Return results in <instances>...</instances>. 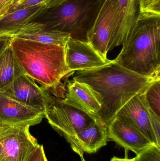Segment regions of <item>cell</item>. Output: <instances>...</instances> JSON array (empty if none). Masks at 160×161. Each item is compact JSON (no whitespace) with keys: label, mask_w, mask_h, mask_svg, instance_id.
Masks as SVG:
<instances>
[{"label":"cell","mask_w":160,"mask_h":161,"mask_svg":"<svg viewBox=\"0 0 160 161\" xmlns=\"http://www.w3.org/2000/svg\"><path fill=\"white\" fill-rule=\"evenodd\" d=\"M158 78L137 74L113 60L99 68L78 71L73 80L87 84L97 95L101 108L96 118L108 127L130 99Z\"/></svg>","instance_id":"cell-1"},{"label":"cell","mask_w":160,"mask_h":161,"mask_svg":"<svg viewBox=\"0 0 160 161\" xmlns=\"http://www.w3.org/2000/svg\"><path fill=\"white\" fill-rule=\"evenodd\" d=\"M10 45L23 73L46 90L56 88L69 74L65 61V46L16 37H12Z\"/></svg>","instance_id":"cell-2"},{"label":"cell","mask_w":160,"mask_h":161,"mask_svg":"<svg viewBox=\"0 0 160 161\" xmlns=\"http://www.w3.org/2000/svg\"><path fill=\"white\" fill-rule=\"evenodd\" d=\"M160 17L139 16L115 61L142 76L160 77Z\"/></svg>","instance_id":"cell-3"},{"label":"cell","mask_w":160,"mask_h":161,"mask_svg":"<svg viewBox=\"0 0 160 161\" xmlns=\"http://www.w3.org/2000/svg\"><path fill=\"white\" fill-rule=\"evenodd\" d=\"M104 0H63L47 8L34 21L88 42V35Z\"/></svg>","instance_id":"cell-4"},{"label":"cell","mask_w":160,"mask_h":161,"mask_svg":"<svg viewBox=\"0 0 160 161\" xmlns=\"http://www.w3.org/2000/svg\"><path fill=\"white\" fill-rule=\"evenodd\" d=\"M51 126L67 141L92 124L95 118L54 97L44 115Z\"/></svg>","instance_id":"cell-5"},{"label":"cell","mask_w":160,"mask_h":161,"mask_svg":"<svg viewBox=\"0 0 160 161\" xmlns=\"http://www.w3.org/2000/svg\"><path fill=\"white\" fill-rule=\"evenodd\" d=\"M30 126L0 125V159L25 161L39 145Z\"/></svg>","instance_id":"cell-6"},{"label":"cell","mask_w":160,"mask_h":161,"mask_svg":"<svg viewBox=\"0 0 160 161\" xmlns=\"http://www.w3.org/2000/svg\"><path fill=\"white\" fill-rule=\"evenodd\" d=\"M0 93L44 115L54 98L48 90L38 85L24 74L1 90Z\"/></svg>","instance_id":"cell-7"},{"label":"cell","mask_w":160,"mask_h":161,"mask_svg":"<svg viewBox=\"0 0 160 161\" xmlns=\"http://www.w3.org/2000/svg\"><path fill=\"white\" fill-rule=\"evenodd\" d=\"M116 0H104L88 35V42L105 59L114 36Z\"/></svg>","instance_id":"cell-8"},{"label":"cell","mask_w":160,"mask_h":161,"mask_svg":"<svg viewBox=\"0 0 160 161\" xmlns=\"http://www.w3.org/2000/svg\"><path fill=\"white\" fill-rule=\"evenodd\" d=\"M65 61L69 74L102 67L111 62L88 42L70 38L65 48Z\"/></svg>","instance_id":"cell-9"},{"label":"cell","mask_w":160,"mask_h":161,"mask_svg":"<svg viewBox=\"0 0 160 161\" xmlns=\"http://www.w3.org/2000/svg\"><path fill=\"white\" fill-rule=\"evenodd\" d=\"M116 117L130 125L154 145L160 147V142L157 140L154 132L148 108L142 92L130 99L119 110Z\"/></svg>","instance_id":"cell-10"},{"label":"cell","mask_w":160,"mask_h":161,"mask_svg":"<svg viewBox=\"0 0 160 161\" xmlns=\"http://www.w3.org/2000/svg\"><path fill=\"white\" fill-rule=\"evenodd\" d=\"M107 132L108 140L136 155L154 145L141 132L118 117H115L108 125Z\"/></svg>","instance_id":"cell-11"},{"label":"cell","mask_w":160,"mask_h":161,"mask_svg":"<svg viewBox=\"0 0 160 161\" xmlns=\"http://www.w3.org/2000/svg\"><path fill=\"white\" fill-rule=\"evenodd\" d=\"M107 126L97 119L68 141L74 152L80 157L85 153L94 154L107 145Z\"/></svg>","instance_id":"cell-12"},{"label":"cell","mask_w":160,"mask_h":161,"mask_svg":"<svg viewBox=\"0 0 160 161\" xmlns=\"http://www.w3.org/2000/svg\"><path fill=\"white\" fill-rule=\"evenodd\" d=\"M44 117L43 113L0 93V125L31 126L39 124Z\"/></svg>","instance_id":"cell-13"},{"label":"cell","mask_w":160,"mask_h":161,"mask_svg":"<svg viewBox=\"0 0 160 161\" xmlns=\"http://www.w3.org/2000/svg\"><path fill=\"white\" fill-rule=\"evenodd\" d=\"M116 16L114 36L111 50L123 45L135 26L140 13L139 0H116Z\"/></svg>","instance_id":"cell-14"},{"label":"cell","mask_w":160,"mask_h":161,"mask_svg":"<svg viewBox=\"0 0 160 161\" xmlns=\"http://www.w3.org/2000/svg\"><path fill=\"white\" fill-rule=\"evenodd\" d=\"M63 100L96 118L101 108L98 96L87 84L73 80L68 84Z\"/></svg>","instance_id":"cell-15"},{"label":"cell","mask_w":160,"mask_h":161,"mask_svg":"<svg viewBox=\"0 0 160 161\" xmlns=\"http://www.w3.org/2000/svg\"><path fill=\"white\" fill-rule=\"evenodd\" d=\"M47 44L65 46L70 37L69 34L50 29L43 24L33 21L16 31L11 36Z\"/></svg>","instance_id":"cell-16"},{"label":"cell","mask_w":160,"mask_h":161,"mask_svg":"<svg viewBox=\"0 0 160 161\" xmlns=\"http://www.w3.org/2000/svg\"><path fill=\"white\" fill-rule=\"evenodd\" d=\"M43 6H34L8 12L0 19V36H11L34 21L46 9Z\"/></svg>","instance_id":"cell-17"},{"label":"cell","mask_w":160,"mask_h":161,"mask_svg":"<svg viewBox=\"0 0 160 161\" xmlns=\"http://www.w3.org/2000/svg\"><path fill=\"white\" fill-rule=\"evenodd\" d=\"M23 74L9 44L0 55V91Z\"/></svg>","instance_id":"cell-18"},{"label":"cell","mask_w":160,"mask_h":161,"mask_svg":"<svg viewBox=\"0 0 160 161\" xmlns=\"http://www.w3.org/2000/svg\"><path fill=\"white\" fill-rule=\"evenodd\" d=\"M142 95L147 108L160 117V78L151 81Z\"/></svg>","instance_id":"cell-19"},{"label":"cell","mask_w":160,"mask_h":161,"mask_svg":"<svg viewBox=\"0 0 160 161\" xmlns=\"http://www.w3.org/2000/svg\"><path fill=\"white\" fill-rule=\"evenodd\" d=\"M63 0H15L8 12L19 8L34 6H43L48 8L59 3Z\"/></svg>","instance_id":"cell-20"},{"label":"cell","mask_w":160,"mask_h":161,"mask_svg":"<svg viewBox=\"0 0 160 161\" xmlns=\"http://www.w3.org/2000/svg\"><path fill=\"white\" fill-rule=\"evenodd\" d=\"M139 16L160 17V0H139Z\"/></svg>","instance_id":"cell-21"},{"label":"cell","mask_w":160,"mask_h":161,"mask_svg":"<svg viewBox=\"0 0 160 161\" xmlns=\"http://www.w3.org/2000/svg\"><path fill=\"white\" fill-rule=\"evenodd\" d=\"M132 159L133 161H160V147L153 145Z\"/></svg>","instance_id":"cell-22"},{"label":"cell","mask_w":160,"mask_h":161,"mask_svg":"<svg viewBox=\"0 0 160 161\" xmlns=\"http://www.w3.org/2000/svg\"><path fill=\"white\" fill-rule=\"evenodd\" d=\"M25 161H48L46 158L43 145H39Z\"/></svg>","instance_id":"cell-23"},{"label":"cell","mask_w":160,"mask_h":161,"mask_svg":"<svg viewBox=\"0 0 160 161\" xmlns=\"http://www.w3.org/2000/svg\"><path fill=\"white\" fill-rule=\"evenodd\" d=\"M151 123L157 140L160 142V117H158L151 110L148 108Z\"/></svg>","instance_id":"cell-24"},{"label":"cell","mask_w":160,"mask_h":161,"mask_svg":"<svg viewBox=\"0 0 160 161\" xmlns=\"http://www.w3.org/2000/svg\"><path fill=\"white\" fill-rule=\"evenodd\" d=\"M15 0H0V19L7 14Z\"/></svg>","instance_id":"cell-25"},{"label":"cell","mask_w":160,"mask_h":161,"mask_svg":"<svg viewBox=\"0 0 160 161\" xmlns=\"http://www.w3.org/2000/svg\"><path fill=\"white\" fill-rule=\"evenodd\" d=\"M12 37L8 36H0V55L10 44Z\"/></svg>","instance_id":"cell-26"},{"label":"cell","mask_w":160,"mask_h":161,"mask_svg":"<svg viewBox=\"0 0 160 161\" xmlns=\"http://www.w3.org/2000/svg\"><path fill=\"white\" fill-rule=\"evenodd\" d=\"M110 161H133V159H129L127 158H119L114 157Z\"/></svg>","instance_id":"cell-27"},{"label":"cell","mask_w":160,"mask_h":161,"mask_svg":"<svg viewBox=\"0 0 160 161\" xmlns=\"http://www.w3.org/2000/svg\"><path fill=\"white\" fill-rule=\"evenodd\" d=\"M0 161H6L4 160H3V159H0Z\"/></svg>","instance_id":"cell-28"}]
</instances>
